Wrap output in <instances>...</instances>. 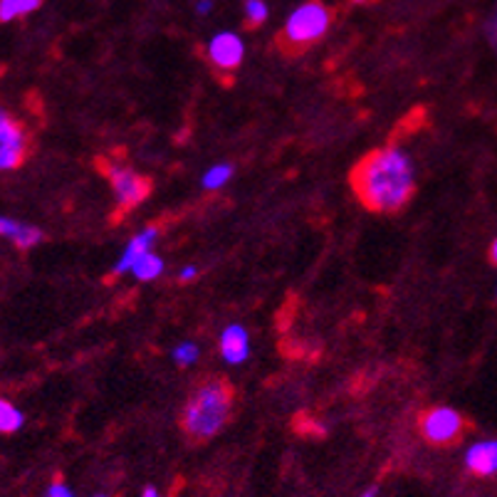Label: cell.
Masks as SVG:
<instances>
[{"instance_id":"obj_1","label":"cell","mask_w":497,"mask_h":497,"mask_svg":"<svg viewBox=\"0 0 497 497\" xmlns=\"http://www.w3.org/2000/svg\"><path fill=\"white\" fill-rule=\"evenodd\" d=\"M349 189L371 213H398L416 196V176L404 151L381 146L354 163Z\"/></svg>"},{"instance_id":"obj_2","label":"cell","mask_w":497,"mask_h":497,"mask_svg":"<svg viewBox=\"0 0 497 497\" xmlns=\"http://www.w3.org/2000/svg\"><path fill=\"white\" fill-rule=\"evenodd\" d=\"M238 408V389L220 374L200 376L189 391V398L179 414L183 438L193 445L209 443L226 428Z\"/></svg>"},{"instance_id":"obj_3","label":"cell","mask_w":497,"mask_h":497,"mask_svg":"<svg viewBox=\"0 0 497 497\" xmlns=\"http://www.w3.org/2000/svg\"><path fill=\"white\" fill-rule=\"evenodd\" d=\"M94 166L109 181L114 190V210H112V223H122L134 209H139L154 190V181L144 173L134 171L127 163L114 161L112 156H100Z\"/></svg>"},{"instance_id":"obj_4","label":"cell","mask_w":497,"mask_h":497,"mask_svg":"<svg viewBox=\"0 0 497 497\" xmlns=\"http://www.w3.org/2000/svg\"><path fill=\"white\" fill-rule=\"evenodd\" d=\"M329 25H332L329 8L319 0H309L289 15L280 37H278V45L287 57H297L307 47L315 45L317 40H322Z\"/></svg>"},{"instance_id":"obj_5","label":"cell","mask_w":497,"mask_h":497,"mask_svg":"<svg viewBox=\"0 0 497 497\" xmlns=\"http://www.w3.org/2000/svg\"><path fill=\"white\" fill-rule=\"evenodd\" d=\"M468 418L451 406H428L418 414V434L434 448H453L468 434Z\"/></svg>"},{"instance_id":"obj_6","label":"cell","mask_w":497,"mask_h":497,"mask_svg":"<svg viewBox=\"0 0 497 497\" xmlns=\"http://www.w3.org/2000/svg\"><path fill=\"white\" fill-rule=\"evenodd\" d=\"M33 154V136L18 117L0 107V171H15Z\"/></svg>"},{"instance_id":"obj_7","label":"cell","mask_w":497,"mask_h":497,"mask_svg":"<svg viewBox=\"0 0 497 497\" xmlns=\"http://www.w3.org/2000/svg\"><path fill=\"white\" fill-rule=\"evenodd\" d=\"M243 40L236 33H218L209 45H206V60L216 77H220L223 84H233L236 73L243 64Z\"/></svg>"},{"instance_id":"obj_8","label":"cell","mask_w":497,"mask_h":497,"mask_svg":"<svg viewBox=\"0 0 497 497\" xmlns=\"http://www.w3.org/2000/svg\"><path fill=\"white\" fill-rule=\"evenodd\" d=\"M465 468L478 475V478H490L497 473V441H480L465 455Z\"/></svg>"},{"instance_id":"obj_9","label":"cell","mask_w":497,"mask_h":497,"mask_svg":"<svg viewBox=\"0 0 497 497\" xmlns=\"http://www.w3.org/2000/svg\"><path fill=\"white\" fill-rule=\"evenodd\" d=\"M156 238H159V226L144 228V233H139V236L127 245V250H124V255H122V260L117 262V268H114V275H112V278H119V275H124L127 270H132V265H134L141 255L149 253V248H151V243H154Z\"/></svg>"},{"instance_id":"obj_10","label":"cell","mask_w":497,"mask_h":497,"mask_svg":"<svg viewBox=\"0 0 497 497\" xmlns=\"http://www.w3.org/2000/svg\"><path fill=\"white\" fill-rule=\"evenodd\" d=\"M0 236L10 238L20 250H30L37 243H43V230L40 228L25 226V223H18V220H10V218L3 216H0Z\"/></svg>"},{"instance_id":"obj_11","label":"cell","mask_w":497,"mask_h":497,"mask_svg":"<svg viewBox=\"0 0 497 497\" xmlns=\"http://www.w3.org/2000/svg\"><path fill=\"white\" fill-rule=\"evenodd\" d=\"M220 349L230 364H240L248 359V335L243 326H228L220 339Z\"/></svg>"},{"instance_id":"obj_12","label":"cell","mask_w":497,"mask_h":497,"mask_svg":"<svg viewBox=\"0 0 497 497\" xmlns=\"http://www.w3.org/2000/svg\"><path fill=\"white\" fill-rule=\"evenodd\" d=\"M40 5H43V0H0V23H10V20L30 15Z\"/></svg>"},{"instance_id":"obj_13","label":"cell","mask_w":497,"mask_h":497,"mask_svg":"<svg viewBox=\"0 0 497 497\" xmlns=\"http://www.w3.org/2000/svg\"><path fill=\"white\" fill-rule=\"evenodd\" d=\"M23 421L25 418H23L18 408L5 398H0V434H15V431H20Z\"/></svg>"},{"instance_id":"obj_14","label":"cell","mask_w":497,"mask_h":497,"mask_svg":"<svg viewBox=\"0 0 497 497\" xmlns=\"http://www.w3.org/2000/svg\"><path fill=\"white\" fill-rule=\"evenodd\" d=\"M132 270H134V275L139 278V280H154V278H159L163 270L161 260L156 258V255L151 253H144L139 260L132 265Z\"/></svg>"},{"instance_id":"obj_15","label":"cell","mask_w":497,"mask_h":497,"mask_svg":"<svg viewBox=\"0 0 497 497\" xmlns=\"http://www.w3.org/2000/svg\"><path fill=\"white\" fill-rule=\"evenodd\" d=\"M268 20V5L262 0H248L245 3V27H260Z\"/></svg>"},{"instance_id":"obj_16","label":"cell","mask_w":497,"mask_h":497,"mask_svg":"<svg viewBox=\"0 0 497 497\" xmlns=\"http://www.w3.org/2000/svg\"><path fill=\"white\" fill-rule=\"evenodd\" d=\"M230 173H233V169H230V166H216L213 171L206 173L203 186H206V189H218V186H223V183L230 179Z\"/></svg>"},{"instance_id":"obj_17","label":"cell","mask_w":497,"mask_h":497,"mask_svg":"<svg viewBox=\"0 0 497 497\" xmlns=\"http://www.w3.org/2000/svg\"><path fill=\"white\" fill-rule=\"evenodd\" d=\"M173 359L181 364V366H189L190 362H196V359H199V349H196L193 344H181V346L173 352Z\"/></svg>"},{"instance_id":"obj_18","label":"cell","mask_w":497,"mask_h":497,"mask_svg":"<svg viewBox=\"0 0 497 497\" xmlns=\"http://www.w3.org/2000/svg\"><path fill=\"white\" fill-rule=\"evenodd\" d=\"M47 497H74L73 490L64 485L63 480H54L53 485L47 488Z\"/></svg>"},{"instance_id":"obj_19","label":"cell","mask_w":497,"mask_h":497,"mask_svg":"<svg viewBox=\"0 0 497 497\" xmlns=\"http://www.w3.org/2000/svg\"><path fill=\"white\" fill-rule=\"evenodd\" d=\"M193 278H196V268H186V270L181 272V278H179V280L189 282V280H193Z\"/></svg>"},{"instance_id":"obj_20","label":"cell","mask_w":497,"mask_h":497,"mask_svg":"<svg viewBox=\"0 0 497 497\" xmlns=\"http://www.w3.org/2000/svg\"><path fill=\"white\" fill-rule=\"evenodd\" d=\"M488 258H490V265H495V268H497V238H495V240H492V245H490V255H488Z\"/></svg>"},{"instance_id":"obj_21","label":"cell","mask_w":497,"mask_h":497,"mask_svg":"<svg viewBox=\"0 0 497 497\" xmlns=\"http://www.w3.org/2000/svg\"><path fill=\"white\" fill-rule=\"evenodd\" d=\"M210 5H213L210 0H199V13H206V10H210Z\"/></svg>"},{"instance_id":"obj_22","label":"cell","mask_w":497,"mask_h":497,"mask_svg":"<svg viewBox=\"0 0 497 497\" xmlns=\"http://www.w3.org/2000/svg\"><path fill=\"white\" fill-rule=\"evenodd\" d=\"M141 497H159V492H156V488H146Z\"/></svg>"},{"instance_id":"obj_23","label":"cell","mask_w":497,"mask_h":497,"mask_svg":"<svg viewBox=\"0 0 497 497\" xmlns=\"http://www.w3.org/2000/svg\"><path fill=\"white\" fill-rule=\"evenodd\" d=\"M349 3H354V5H362V3H369V0H349Z\"/></svg>"},{"instance_id":"obj_24","label":"cell","mask_w":497,"mask_h":497,"mask_svg":"<svg viewBox=\"0 0 497 497\" xmlns=\"http://www.w3.org/2000/svg\"><path fill=\"white\" fill-rule=\"evenodd\" d=\"M362 497H376V490H369V492H366V495H362Z\"/></svg>"},{"instance_id":"obj_25","label":"cell","mask_w":497,"mask_h":497,"mask_svg":"<svg viewBox=\"0 0 497 497\" xmlns=\"http://www.w3.org/2000/svg\"><path fill=\"white\" fill-rule=\"evenodd\" d=\"M97 497H107V495H97Z\"/></svg>"}]
</instances>
